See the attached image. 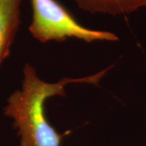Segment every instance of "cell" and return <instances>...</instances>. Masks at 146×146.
I'll use <instances>...</instances> for the list:
<instances>
[{"mask_svg":"<svg viewBox=\"0 0 146 146\" xmlns=\"http://www.w3.org/2000/svg\"><path fill=\"white\" fill-rule=\"evenodd\" d=\"M82 10L92 14L120 16L143 7V0H73Z\"/></svg>","mask_w":146,"mask_h":146,"instance_id":"4","label":"cell"},{"mask_svg":"<svg viewBox=\"0 0 146 146\" xmlns=\"http://www.w3.org/2000/svg\"><path fill=\"white\" fill-rule=\"evenodd\" d=\"M110 68L81 78H63L49 83L39 78L34 68L26 63L23 69L21 89L11 94L4 114L13 119L20 137V146H60V135L49 123L46 115V102L54 96L65 97V88L70 84H98Z\"/></svg>","mask_w":146,"mask_h":146,"instance_id":"1","label":"cell"},{"mask_svg":"<svg viewBox=\"0 0 146 146\" xmlns=\"http://www.w3.org/2000/svg\"><path fill=\"white\" fill-rule=\"evenodd\" d=\"M21 4V0H0V68L20 28Z\"/></svg>","mask_w":146,"mask_h":146,"instance_id":"3","label":"cell"},{"mask_svg":"<svg viewBox=\"0 0 146 146\" xmlns=\"http://www.w3.org/2000/svg\"><path fill=\"white\" fill-rule=\"evenodd\" d=\"M143 7L146 8V0H143Z\"/></svg>","mask_w":146,"mask_h":146,"instance_id":"5","label":"cell"},{"mask_svg":"<svg viewBox=\"0 0 146 146\" xmlns=\"http://www.w3.org/2000/svg\"><path fill=\"white\" fill-rule=\"evenodd\" d=\"M30 3L32 21L29 30L39 42H63L72 37L86 42L119 40L111 32L83 26L57 0H30Z\"/></svg>","mask_w":146,"mask_h":146,"instance_id":"2","label":"cell"}]
</instances>
